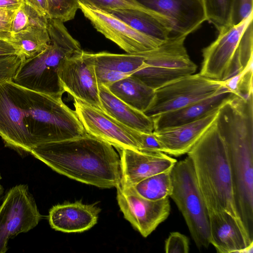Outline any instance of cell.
<instances>
[{
	"mask_svg": "<svg viewBox=\"0 0 253 253\" xmlns=\"http://www.w3.org/2000/svg\"><path fill=\"white\" fill-rule=\"evenodd\" d=\"M86 131L75 110L62 97L0 83V136L5 146L20 154L45 143L70 139Z\"/></svg>",
	"mask_w": 253,
	"mask_h": 253,
	"instance_id": "1",
	"label": "cell"
},
{
	"mask_svg": "<svg viewBox=\"0 0 253 253\" xmlns=\"http://www.w3.org/2000/svg\"><path fill=\"white\" fill-rule=\"evenodd\" d=\"M30 154L56 172L100 188L120 183V158L113 146L87 132L40 144Z\"/></svg>",
	"mask_w": 253,
	"mask_h": 253,
	"instance_id": "2",
	"label": "cell"
},
{
	"mask_svg": "<svg viewBox=\"0 0 253 253\" xmlns=\"http://www.w3.org/2000/svg\"><path fill=\"white\" fill-rule=\"evenodd\" d=\"M215 124L229 158L237 210L253 238V101H228L219 109Z\"/></svg>",
	"mask_w": 253,
	"mask_h": 253,
	"instance_id": "3",
	"label": "cell"
},
{
	"mask_svg": "<svg viewBox=\"0 0 253 253\" xmlns=\"http://www.w3.org/2000/svg\"><path fill=\"white\" fill-rule=\"evenodd\" d=\"M209 213L225 211L240 219L229 158L215 121L187 153ZM242 221V220H241Z\"/></svg>",
	"mask_w": 253,
	"mask_h": 253,
	"instance_id": "4",
	"label": "cell"
},
{
	"mask_svg": "<svg viewBox=\"0 0 253 253\" xmlns=\"http://www.w3.org/2000/svg\"><path fill=\"white\" fill-rule=\"evenodd\" d=\"M47 29L50 38L47 47L38 55L22 61L11 81L36 92L62 97L65 91L58 76L59 69L66 59L83 50L63 22L49 19Z\"/></svg>",
	"mask_w": 253,
	"mask_h": 253,
	"instance_id": "5",
	"label": "cell"
},
{
	"mask_svg": "<svg viewBox=\"0 0 253 253\" xmlns=\"http://www.w3.org/2000/svg\"><path fill=\"white\" fill-rule=\"evenodd\" d=\"M171 177L172 189L169 197L181 212L197 247L208 248L211 244L209 212L188 156L176 162Z\"/></svg>",
	"mask_w": 253,
	"mask_h": 253,
	"instance_id": "6",
	"label": "cell"
},
{
	"mask_svg": "<svg viewBox=\"0 0 253 253\" xmlns=\"http://www.w3.org/2000/svg\"><path fill=\"white\" fill-rule=\"evenodd\" d=\"M186 38L171 37L157 48L144 51V67L132 75L156 89L195 73L197 65L185 47Z\"/></svg>",
	"mask_w": 253,
	"mask_h": 253,
	"instance_id": "7",
	"label": "cell"
},
{
	"mask_svg": "<svg viewBox=\"0 0 253 253\" xmlns=\"http://www.w3.org/2000/svg\"><path fill=\"white\" fill-rule=\"evenodd\" d=\"M227 90L222 82L194 73L155 89L153 100L144 113L152 118Z\"/></svg>",
	"mask_w": 253,
	"mask_h": 253,
	"instance_id": "8",
	"label": "cell"
},
{
	"mask_svg": "<svg viewBox=\"0 0 253 253\" xmlns=\"http://www.w3.org/2000/svg\"><path fill=\"white\" fill-rule=\"evenodd\" d=\"M253 14L237 25L219 32L216 39L202 49V75L223 82L242 70L238 59V47L242 36Z\"/></svg>",
	"mask_w": 253,
	"mask_h": 253,
	"instance_id": "9",
	"label": "cell"
},
{
	"mask_svg": "<svg viewBox=\"0 0 253 253\" xmlns=\"http://www.w3.org/2000/svg\"><path fill=\"white\" fill-rule=\"evenodd\" d=\"M41 218L27 185L20 184L10 189L0 206V253L7 251L10 238L33 229Z\"/></svg>",
	"mask_w": 253,
	"mask_h": 253,
	"instance_id": "10",
	"label": "cell"
},
{
	"mask_svg": "<svg viewBox=\"0 0 253 253\" xmlns=\"http://www.w3.org/2000/svg\"><path fill=\"white\" fill-rule=\"evenodd\" d=\"M76 113L85 131L103 140L118 150H139L140 131L122 124L105 112L74 98Z\"/></svg>",
	"mask_w": 253,
	"mask_h": 253,
	"instance_id": "11",
	"label": "cell"
},
{
	"mask_svg": "<svg viewBox=\"0 0 253 253\" xmlns=\"http://www.w3.org/2000/svg\"><path fill=\"white\" fill-rule=\"evenodd\" d=\"M79 6L98 32L126 53H135L150 50L162 43L134 29L109 12L84 5L79 1Z\"/></svg>",
	"mask_w": 253,
	"mask_h": 253,
	"instance_id": "12",
	"label": "cell"
},
{
	"mask_svg": "<svg viewBox=\"0 0 253 253\" xmlns=\"http://www.w3.org/2000/svg\"><path fill=\"white\" fill-rule=\"evenodd\" d=\"M58 76L65 92L104 112L94 64L89 52L83 50L66 59Z\"/></svg>",
	"mask_w": 253,
	"mask_h": 253,
	"instance_id": "13",
	"label": "cell"
},
{
	"mask_svg": "<svg viewBox=\"0 0 253 253\" xmlns=\"http://www.w3.org/2000/svg\"><path fill=\"white\" fill-rule=\"evenodd\" d=\"M116 188L118 203L124 217L143 237L150 235L169 216V197L151 201L120 184Z\"/></svg>",
	"mask_w": 253,
	"mask_h": 253,
	"instance_id": "14",
	"label": "cell"
},
{
	"mask_svg": "<svg viewBox=\"0 0 253 253\" xmlns=\"http://www.w3.org/2000/svg\"><path fill=\"white\" fill-rule=\"evenodd\" d=\"M135 0L168 21L172 29L171 37H187L206 21L201 0Z\"/></svg>",
	"mask_w": 253,
	"mask_h": 253,
	"instance_id": "15",
	"label": "cell"
},
{
	"mask_svg": "<svg viewBox=\"0 0 253 253\" xmlns=\"http://www.w3.org/2000/svg\"><path fill=\"white\" fill-rule=\"evenodd\" d=\"M120 152V185L128 187L148 177L172 169L177 160L162 152H143L131 149Z\"/></svg>",
	"mask_w": 253,
	"mask_h": 253,
	"instance_id": "16",
	"label": "cell"
},
{
	"mask_svg": "<svg viewBox=\"0 0 253 253\" xmlns=\"http://www.w3.org/2000/svg\"><path fill=\"white\" fill-rule=\"evenodd\" d=\"M210 243L219 253H242L253 244L241 220L225 211L209 213Z\"/></svg>",
	"mask_w": 253,
	"mask_h": 253,
	"instance_id": "17",
	"label": "cell"
},
{
	"mask_svg": "<svg viewBox=\"0 0 253 253\" xmlns=\"http://www.w3.org/2000/svg\"><path fill=\"white\" fill-rule=\"evenodd\" d=\"M219 109L196 121L154 131L164 153L175 157L187 154L215 121Z\"/></svg>",
	"mask_w": 253,
	"mask_h": 253,
	"instance_id": "18",
	"label": "cell"
},
{
	"mask_svg": "<svg viewBox=\"0 0 253 253\" xmlns=\"http://www.w3.org/2000/svg\"><path fill=\"white\" fill-rule=\"evenodd\" d=\"M144 52L126 54L105 51L89 52L94 64L98 85L107 87L142 69L145 60Z\"/></svg>",
	"mask_w": 253,
	"mask_h": 253,
	"instance_id": "19",
	"label": "cell"
},
{
	"mask_svg": "<svg viewBox=\"0 0 253 253\" xmlns=\"http://www.w3.org/2000/svg\"><path fill=\"white\" fill-rule=\"evenodd\" d=\"M100 211V208L93 204H84L79 201L66 203L55 205L50 210L48 220L55 230L83 232L97 223Z\"/></svg>",
	"mask_w": 253,
	"mask_h": 253,
	"instance_id": "20",
	"label": "cell"
},
{
	"mask_svg": "<svg viewBox=\"0 0 253 253\" xmlns=\"http://www.w3.org/2000/svg\"><path fill=\"white\" fill-rule=\"evenodd\" d=\"M227 90L213 96L152 118L154 131L190 123L218 109L231 97Z\"/></svg>",
	"mask_w": 253,
	"mask_h": 253,
	"instance_id": "21",
	"label": "cell"
},
{
	"mask_svg": "<svg viewBox=\"0 0 253 253\" xmlns=\"http://www.w3.org/2000/svg\"><path fill=\"white\" fill-rule=\"evenodd\" d=\"M100 102L107 114L133 129L144 132L154 131L151 118L126 103L103 85H99Z\"/></svg>",
	"mask_w": 253,
	"mask_h": 253,
	"instance_id": "22",
	"label": "cell"
},
{
	"mask_svg": "<svg viewBox=\"0 0 253 253\" xmlns=\"http://www.w3.org/2000/svg\"><path fill=\"white\" fill-rule=\"evenodd\" d=\"M109 13L122 20L142 34L163 43L170 37L171 27L168 21L146 9H117Z\"/></svg>",
	"mask_w": 253,
	"mask_h": 253,
	"instance_id": "23",
	"label": "cell"
},
{
	"mask_svg": "<svg viewBox=\"0 0 253 253\" xmlns=\"http://www.w3.org/2000/svg\"><path fill=\"white\" fill-rule=\"evenodd\" d=\"M114 95L133 108L144 112L151 105L155 89L131 75L107 87Z\"/></svg>",
	"mask_w": 253,
	"mask_h": 253,
	"instance_id": "24",
	"label": "cell"
},
{
	"mask_svg": "<svg viewBox=\"0 0 253 253\" xmlns=\"http://www.w3.org/2000/svg\"><path fill=\"white\" fill-rule=\"evenodd\" d=\"M50 38L47 27H34L12 35L11 43L22 61L34 57L48 45Z\"/></svg>",
	"mask_w": 253,
	"mask_h": 253,
	"instance_id": "25",
	"label": "cell"
},
{
	"mask_svg": "<svg viewBox=\"0 0 253 253\" xmlns=\"http://www.w3.org/2000/svg\"><path fill=\"white\" fill-rule=\"evenodd\" d=\"M171 170L151 176L131 186L125 188L151 201L169 197L172 189Z\"/></svg>",
	"mask_w": 253,
	"mask_h": 253,
	"instance_id": "26",
	"label": "cell"
},
{
	"mask_svg": "<svg viewBox=\"0 0 253 253\" xmlns=\"http://www.w3.org/2000/svg\"><path fill=\"white\" fill-rule=\"evenodd\" d=\"M206 20L212 23L218 32L231 26L235 0H201Z\"/></svg>",
	"mask_w": 253,
	"mask_h": 253,
	"instance_id": "27",
	"label": "cell"
},
{
	"mask_svg": "<svg viewBox=\"0 0 253 253\" xmlns=\"http://www.w3.org/2000/svg\"><path fill=\"white\" fill-rule=\"evenodd\" d=\"M48 19L23 1L17 9L12 21V34L32 27H47Z\"/></svg>",
	"mask_w": 253,
	"mask_h": 253,
	"instance_id": "28",
	"label": "cell"
},
{
	"mask_svg": "<svg viewBox=\"0 0 253 253\" xmlns=\"http://www.w3.org/2000/svg\"><path fill=\"white\" fill-rule=\"evenodd\" d=\"M222 82L226 88L238 96L248 97L253 94V64Z\"/></svg>",
	"mask_w": 253,
	"mask_h": 253,
	"instance_id": "29",
	"label": "cell"
},
{
	"mask_svg": "<svg viewBox=\"0 0 253 253\" xmlns=\"http://www.w3.org/2000/svg\"><path fill=\"white\" fill-rule=\"evenodd\" d=\"M50 19L63 23L74 19L79 9L78 0H47Z\"/></svg>",
	"mask_w": 253,
	"mask_h": 253,
	"instance_id": "30",
	"label": "cell"
},
{
	"mask_svg": "<svg viewBox=\"0 0 253 253\" xmlns=\"http://www.w3.org/2000/svg\"><path fill=\"white\" fill-rule=\"evenodd\" d=\"M85 5L109 12L117 9H146L135 0H78Z\"/></svg>",
	"mask_w": 253,
	"mask_h": 253,
	"instance_id": "31",
	"label": "cell"
},
{
	"mask_svg": "<svg viewBox=\"0 0 253 253\" xmlns=\"http://www.w3.org/2000/svg\"><path fill=\"white\" fill-rule=\"evenodd\" d=\"M22 61L18 54L0 56V83L11 80Z\"/></svg>",
	"mask_w": 253,
	"mask_h": 253,
	"instance_id": "32",
	"label": "cell"
},
{
	"mask_svg": "<svg viewBox=\"0 0 253 253\" xmlns=\"http://www.w3.org/2000/svg\"><path fill=\"white\" fill-rule=\"evenodd\" d=\"M165 251L167 253H188L189 240L185 235L178 232H171L165 241Z\"/></svg>",
	"mask_w": 253,
	"mask_h": 253,
	"instance_id": "33",
	"label": "cell"
},
{
	"mask_svg": "<svg viewBox=\"0 0 253 253\" xmlns=\"http://www.w3.org/2000/svg\"><path fill=\"white\" fill-rule=\"evenodd\" d=\"M253 0H235L233 7L231 26L237 25L253 14Z\"/></svg>",
	"mask_w": 253,
	"mask_h": 253,
	"instance_id": "34",
	"label": "cell"
},
{
	"mask_svg": "<svg viewBox=\"0 0 253 253\" xmlns=\"http://www.w3.org/2000/svg\"><path fill=\"white\" fill-rule=\"evenodd\" d=\"M17 9L0 8V39L11 42L12 22Z\"/></svg>",
	"mask_w": 253,
	"mask_h": 253,
	"instance_id": "35",
	"label": "cell"
},
{
	"mask_svg": "<svg viewBox=\"0 0 253 253\" xmlns=\"http://www.w3.org/2000/svg\"><path fill=\"white\" fill-rule=\"evenodd\" d=\"M139 150L143 152H164L162 146L156 136L152 132H140L138 138Z\"/></svg>",
	"mask_w": 253,
	"mask_h": 253,
	"instance_id": "36",
	"label": "cell"
},
{
	"mask_svg": "<svg viewBox=\"0 0 253 253\" xmlns=\"http://www.w3.org/2000/svg\"><path fill=\"white\" fill-rule=\"evenodd\" d=\"M39 14L47 19H50L47 0H23Z\"/></svg>",
	"mask_w": 253,
	"mask_h": 253,
	"instance_id": "37",
	"label": "cell"
},
{
	"mask_svg": "<svg viewBox=\"0 0 253 253\" xmlns=\"http://www.w3.org/2000/svg\"><path fill=\"white\" fill-rule=\"evenodd\" d=\"M17 54V50L9 41L0 39V56Z\"/></svg>",
	"mask_w": 253,
	"mask_h": 253,
	"instance_id": "38",
	"label": "cell"
},
{
	"mask_svg": "<svg viewBox=\"0 0 253 253\" xmlns=\"http://www.w3.org/2000/svg\"><path fill=\"white\" fill-rule=\"evenodd\" d=\"M23 2V0H0V8L18 9Z\"/></svg>",
	"mask_w": 253,
	"mask_h": 253,
	"instance_id": "39",
	"label": "cell"
},
{
	"mask_svg": "<svg viewBox=\"0 0 253 253\" xmlns=\"http://www.w3.org/2000/svg\"><path fill=\"white\" fill-rule=\"evenodd\" d=\"M1 179V174H0V195L2 193V188L1 183H0Z\"/></svg>",
	"mask_w": 253,
	"mask_h": 253,
	"instance_id": "40",
	"label": "cell"
}]
</instances>
